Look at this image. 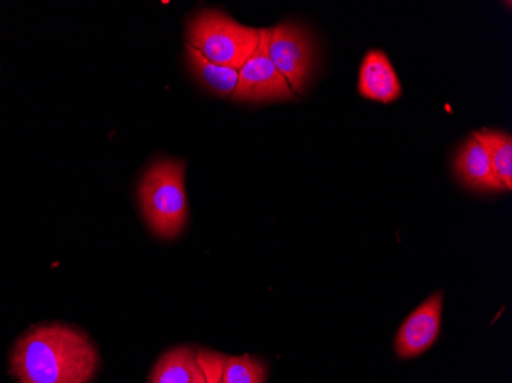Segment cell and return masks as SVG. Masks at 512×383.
Segmentation results:
<instances>
[{"label": "cell", "mask_w": 512, "mask_h": 383, "mask_svg": "<svg viewBox=\"0 0 512 383\" xmlns=\"http://www.w3.org/2000/svg\"><path fill=\"white\" fill-rule=\"evenodd\" d=\"M97 365L99 353L85 334L62 324L33 328L11 353L19 383H89Z\"/></svg>", "instance_id": "cell-1"}, {"label": "cell", "mask_w": 512, "mask_h": 383, "mask_svg": "<svg viewBox=\"0 0 512 383\" xmlns=\"http://www.w3.org/2000/svg\"><path fill=\"white\" fill-rule=\"evenodd\" d=\"M183 161L160 160L149 167L138 187L143 217L160 238H177L188 221Z\"/></svg>", "instance_id": "cell-2"}, {"label": "cell", "mask_w": 512, "mask_h": 383, "mask_svg": "<svg viewBox=\"0 0 512 383\" xmlns=\"http://www.w3.org/2000/svg\"><path fill=\"white\" fill-rule=\"evenodd\" d=\"M189 45L207 60L240 71L260 45L261 30L246 27L220 10H201L186 27Z\"/></svg>", "instance_id": "cell-3"}, {"label": "cell", "mask_w": 512, "mask_h": 383, "mask_svg": "<svg viewBox=\"0 0 512 383\" xmlns=\"http://www.w3.org/2000/svg\"><path fill=\"white\" fill-rule=\"evenodd\" d=\"M267 54L293 92H302L315 66V43L306 28L284 22L266 30Z\"/></svg>", "instance_id": "cell-4"}, {"label": "cell", "mask_w": 512, "mask_h": 383, "mask_svg": "<svg viewBox=\"0 0 512 383\" xmlns=\"http://www.w3.org/2000/svg\"><path fill=\"white\" fill-rule=\"evenodd\" d=\"M230 97L238 103L295 99V92L289 82L279 73L267 54L266 30H261L260 45L238 71L237 88Z\"/></svg>", "instance_id": "cell-5"}, {"label": "cell", "mask_w": 512, "mask_h": 383, "mask_svg": "<svg viewBox=\"0 0 512 383\" xmlns=\"http://www.w3.org/2000/svg\"><path fill=\"white\" fill-rule=\"evenodd\" d=\"M442 310L444 292H437L411 311L394 339V350L401 359H413L433 347L442 327Z\"/></svg>", "instance_id": "cell-6"}, {"label": "cell", "mask_w": 512, "mask_h": 383, "mask_svg": "<svg viewBox=\"0 0 512 383\" xmlns=\"http://www.w3.org/2000/svg\"><path fill=\"white\" fill-rule=\"evenodd\" d=\"M358 91L365 99L384 105L401 97V82L384 51L370 50L365 54L359 71Z\"/></svg>", "instance_id": "cell-7"}, {"label": "cell", "mask_w": 512, "mask_h": 383, "mask_svg": "<svg viewBox=\"0 0 512 383\" xmlns=\"http://www.w3.org/2000/svg\"><path fill=\"white\" fill-rule=\"evenodd\" d=\"M454 172L456 177L470 189L479 190V192L505 190L491 169L490 158L486 155L485 149L474 137L468 138L457 152Z\"/></svg>", "instance_id": "cell-8"}, {"label": "cell", "mask_w": 512, "mask_h": 383, "mask_svg": "<svg viewBox=\"0 0 512 383\" xmlns=\"http://www.w3.org/2000/svg\"><path fill=\"white\" fill-rule=\"evenodd\" d=\"M149 383H206L198 364V350L178 347L163 354L152 368Z\"/></svg>", "instance_id": "cell-9"}, {"label": "cell", "mask_w": 512, "mask_h": 383, "mask_svg": "<svg viewBox=\"0 0 512 383\" xmlns=\"http://www.w3.org/2000/svg\"><path fill=\"white\" fill-rule=\"evenodd\" d=\"M186 51H188V65L191 68L195 79L214 92V94L227 97L234 94L238 83L237 69L227 68V66L217 65V63L207 60L201 56L195 48L186 43Z\"/></svg>", "instance_id": "cell-10"}, {"label": "cell", "mask_w": 512, "mask_h": 383, "mask_svg": "<svg viewBox=\"0 0 512 383\" xmlns=\"http://www.w3.org/2000/svg\"><path fill=\"white\" fill-rule=\"evenodd\" d=\"M473 137L479 141L490 158L491 169L505 190L512 189V138L503 131L482 129L474 132Z\"/></svg>", "instance_id": "cell-11"}, {"label": "cell", "mask_w": 512, "mask_h": 383, "mask_svg": "<svg viewBox=\"0 0 512 383\" xmlns=\"http://www.w3.org/2000/svg\"><path fill=\"white\" fill-rule=\"evenodd\" d=\"M267 367L252 356H226L223 383H266Z\"/></svg>", "instance_id": "cell-12"}, {"label": "cell", "mask_w": 512, "mask_h": 383, "mask_svg": "<svg viewBox=\"0 0 512 383\" xmlns=\"http://www.w3.org/2000/svg\"><path fill=\"white\" fill-rule=\"evenodd\" d=\"M226 356L214 351L198 350V364L203 370L206 383H223V367Z\"/></svg>", "instance_id": "cell-13"}]
</instances>
